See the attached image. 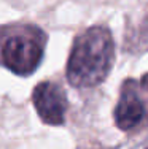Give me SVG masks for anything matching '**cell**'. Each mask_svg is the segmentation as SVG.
Listing matches in <instances>:
<instances>
[{
  "label": "cell",
  "instance_id": "obj_4",
  "mask_svg": "<svg viewBox=\"0 0 148 149\" xmlns=\"http://www.w3.org/2000/svg\"><path fill=\"white\" fill-rule=\"evenodd\" d=\"M145 114V106L135 89L126 87L121 92L115 109V122L121 130H131L139 125Z\"/></svg>",
  "mask_w": 148,
  "mask_h": 149
},
{
  "label": "cell",
  "instance_id": "obj_1",
  "mask_svg": "<svg viewBox=\"0 0 148 149\" xmlns=\"http://www.w3.org/2000/svg\"><path fill=\"white\" fill-rule=\"evenodd\" d=\"M115 43L110 30L89 27L76 37L67 62V79L73 87H96L107 78L113 65Z\"/></svg>",
  "mask_w": 148,
  "mask_h": 149
},
{
  "label": "cell",
  "instance_id": "obj_2",
  "mask_svg": "<svg viewBox=\"0 0 148 149\" xmlns=\"http://www.w3.org/2000/svg\"><path fill=\"white\" fill-rule=\"evenodd\" d=\"M0 56L8 70L19 76L34 73L43 59L41 33L32 29H16L6 35L0 46Z\"/></svg>",
  "mask_w": 148,
  "mask_h": 149
},
{
  "label": "cell",
  "instance_id": "obj_5",
  "mask_svg": "<svg viewBox=\"0 0 148 149\" xmlns=\"http://www.w3.org/2000/svg\"><path fill=\"white\" fill-rule=\"evenodd\" d=\"M147 149H148V148H147Z\"/></svg>",
  "mask_w": 148,
  "mask_h": 149
},
{
  "label": "cell",
  "instance_id": "obj_3",
  "mask_svg": "<svg viewBox=\"0 0 148 149\" xmlns=\"http://www.w3.org/2000/svg\"><path fill=\"white\" fill-rule=\"evenodd\" d=\"M34 106L40 119L48 125H61L65 120L67 97L61 86L51 81L37 84L34 89Z\"/></svg>",
  "mask_w": 148,
  "mask_h": 149
}]
</instances>
